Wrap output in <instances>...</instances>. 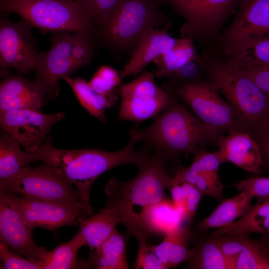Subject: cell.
<instances>
[{"instance_id":"obj_1","label":"cell","mask_w":269,"mask_h":269,"mask_svg":"<svg viewBox=\"0 0 269 269\" xmlns=\"http://www.w3.org/2000/svg\"><path fill=\"white\" fill-rule=\"evenodd\" d=\"M136 143L130 139L124 147L115 151L87 148L67 150L53 146L51 138L48 136L37 149L27 151V154L29 162L39 161L49 165L76 186L79 199L89 217L94 214L90 204V188L100 175L125 164H134L138 168L148 158L150 149L144 145L135 151Z\"/></svg>"},{"instance_id":"obj_2","label":"cell","mask_w":269,"mask_h":269,"mask_svg":"<svg viewBox=\"0 0 269 269\" xmlns=\"http://www.w3.org/2000/svg\"><path fill=\"white\" fill-rule=\"evenodd\" d=\"M130 139L174 160L181 154H194L209 142L217 144L220 135L178 102L177 99L155 119L150 126L130 131Z\"/></svg>"},{"instance_id":"obj_3","label":"cell","mask_w":269,"mask_h":269,"mask_svg":"<svg viewBox=\"0 0 269 269\" xmlns=\"http://www.w3.org/2000/svg\"><path fill=\"white\" fill-rule=\"evenodd\" d=\"M166 19L154 0H124L95 30L94 37L115 54L133 52L148 31L165 24Z\"/></svg>"},{"instance_id":"obj_4","label":"cell","mask_w":269,"mask_h":269,"mask_svg":"<svg viewBox=\"0 0 269 269\" xmlns=\"http://www.w3.org/2000/svg\"><path fill=\"white\" fill-rule=\"evenodd\" d=\"M167 161L154 151L138 168L135 177L126 182L114 178L107 183L120 198L124 213L123 225L130 235L136 237L139 233L137 225L139 213L165 196L164 190L168 189L172 179L166 170Z\"/></svg>"},{"instance_id":"obj_5","label":"cell","mask_w":269,"mask_h":269,"mask_svg":"<svg viewBox=\"0 0 269 269\" xmlns=\"http://www.w3.org/2000/svg\"><path fill=\"white\" fill-rule=\"evenodd\" d=\"M50 48L39 53L36 79L52 98L57 95L58 81L90 63L97 45L92 34L54 32Z\"/></svg>"},{"instance_id":"obj_6","label":"cell","mask_w":269,"mask_h":269,"mask_svg":"<svg viewBox=\"0 0 269 269\" xmlns=\"http://www.w3.org/2000/svg\"><path fill=\"white\" fill-rule=\"evenodd\" d=\"M0 10L20 15L43 32H80L94 35L95 27L76 0H0Z\"/></svg>"},{"instance_id":"obj_7","label":"cell","mask_w":269,"mask_h":269,"mask_svg":"<svg viewBox=\"0 0 269 269\" xmlns=\"http://www.w3.org/2000/svg\"><path fill=\"white\" fill-rule=\"evenodd\" d=\"M207 72L220 92L234 110L242 128L249 132L269 117V95L250 78L225 63L210 64Z\"/></svg>"},{"instance_id":"obj_8","label":"cell","mask_w":269,"mask_h":269,"mask_svg":"<svg viewBox=\"0 0 269 269\" xmlns=\"http://www.w3.org/2000/svg\"><path fill=\"white\" fill-rule=\"evenodd\" d=\"M4 193L76 208L88 216L72 183L46 163L37 167L23 166L11 178L0 184V193Z\"/></svg>"},{"instance_id":"obj_9","label":"cell","mask_w":269,"mask_h":269,"mask_svg":"<svg viewBox=\"0 0 269 269\" xmlns=\"http://www.w3.org/2000/svg\"><path fill=\"white\" fill-rule=\"evenodd\" d=\"M161 87L169 95L185 102L200 120L221 134L243 129L234 110L222 98L213 82L199 80L178 85L167 83Z\"/></svg>"},{"instance_id":"obj_10","label":"cell","mask_w":269,"mask_h":269,"mask_svg":"<svg viewBox=\"0 0 269 269\" xmlns=\"http://www.w3.org/2000/svg\"><path fill=\"white\" fill-rule=\"evenodd\" d=\"M154 76L150 72H144L119 86V120L139 123L155 118L176 99L156 84Z\"/></svg>"},{"instance_id":"obj_11","label":"cell","mask_w":269,"mask_h":269,"mask_svg":"<svg viewBox=\"0 0 269 269\" xmlns=\"http://www.w3.org/2000/svg\"><path fill=\"white\" fill-rule=\"evenodd\" d=\"M0 199L14 209L30 228L54 230L64 226L79 225L88 217L81 210L68 206L13 193H0Z\"/></svg>"},{"instance_id":"obj_12","label":"cell","mask_w":269,"mask_h":269,"mask_svg":"<svg viewBox=\"0 0 269 269\" xmlns=\"http://www.w3.org/2000/svg\"><path fill=\"white\" fill-rule=\"evenodd\" d=\"M32 27L24 19L17 22L2 16L0 20V66L27 73L37 67V52Z\"/></svg>"},{"instance_id":"obj_13","label":"cell","mask_w":269,"mask_h":269,"mask_svg":"<svg viewBox=\"0 0 269 269\" xmlns=\"http://www.w3.org/2000/svg\"><path fill=\"white\" fill-rule=\"evenodd\" d=\"M65 117L61 112L45 114L30 109H15L0 113V124L27 151L37 149L53 126Z\"/></svg>"},{"instance_id":"obj_14","label":"cell","mask_w":269,"mask_h":269,"mask_svg":"<svg viewBox=\"0 0 269 269\" xmlns=\"http://www.w3.org/2000/svg\"><path fill=\"white\" fill-rule=\"evenodd\" d=\"M106 203L96 214L79 220L80 229L75 235L83 246H88L90 251L99 247L116 229L123 224L124 213L121 201L108 185L105 187Z\"/></svg>"},{"instance_id":"obj_15","label":"cell","mask_w":269,"mask_h":269,"mask_svg":"<svg viewBox=\"0 0 269 269\" xmlns=\"http://www.w3.org/2000/svg\"><path fill=\"white\" fill-rule=\"evenodd\" d=\"M33 230L14 209L0 199V244L26 258L45 262L49 251L36 245Z\"/></svg>"},{"instance_id":"obj_16","label":"cell","mask_w":269,"mask_h":269,"mask_svg":"<svg viewBox=\"0 0 269 269\" xmlns=\"http://www.w3.org/2000/svg\"><path fill=\"white\" fill-rule=\"evenodd\" d=\"M239 0H166L187 20L185 32L192 36L221 20Z\"/></svg>"},{"instance_id":"obj_17","label":"cell","mask_w":269,"mask_h":269,"mask_svg":"<svg viewBox=\"0 0 269 269\" xmlns=\"http://www.w3.org/2000/svg\"><path fill=\"white\" fill-rule=\"evenodd\" d=\"M224 163L230 162L249 172L259 174L264 167L261 148L253 135L243 129L219 136L217 144Z\"/></svg>"},{"instance_id":"obj_18","label":"cell","mask_w":269,"mask_h":269,"mask_svg":"<svg viewBox=\"0 0 269 269\" xmlns=\"http://www.w3.org/2000/svg\"><path fill=\"white\" fill-rule=\"evenodd\" d=\"M269 36V0H243L225 39L228 44L248 38Z\"/></svg>"},{"instance_id":"obj_19","label":"cell","mask_w":269,"mask_h":269,"mask_svg":"<svg viewBox=\"0 0 269 269\" xmlns=\"http://www.w3.org/2000/svg\"><path fill=\"white\" fill-rule=\"evenodd\" d=\"M47 95L45 88L38 80L8 76L0 84V113L15 109L40 111Z\"/></svg>"},{"instance_id":"obj_20","label":"cell","mask_w":269,"mask_h":269,"mask_svg":"<svg viewBox=\"0 0 269 269\" xmlns=\"http://www.w3.org/2000/svg\"><path fill=\"white\" fill-rule=\"evenodd\" d=\"M176 39L163 29L152 28L148 31L141 38L132 52L130 60L120 73L122 79L140 72L155 58L171 50Z\"/></svg>"},{"instance_id":"obj_21","label":"cell","mask_w":269,"mask_h":269,"mask_svg":"<svg viewBox=\"0 0 269 269\" xmlns=\"http://www.w3.org/2000/svg\"><path fill=\"white\" fill-rule=\"evenodd\" d=\"M181 213L171 201L164 197L160 201L143 209L137 217V228L142 238L154 233L164 234L180 226Z\"/></svg>"},{"instance_id":"obj_22","label":"cell","mask_w":269,"mask_h":269,"mask_svg":"<svg viewBox=\"0 0 269 269\" xmlns=\"http://www.w3.org/2000/svg\"><path fill=\"white\" fill-rule=\"evenodd\" d=\"M253 198L249 192L243 190L231 198L223 199L210 215L197 224L198 231L204 233L231 224L247 213Z\"/></svg>"},{"instance_id":"obj_23","label":"cell","mask_w":269,"mask_h":269,"mask_svg":"<svg viewBox=\"0 0 269 269\" xmlns=\"http://www.w3.org/2000/svg\"><path fill=\"white\" fill-rule=\"evenodd\" d=\"M193 239L192 232L181 225L166 233L163 241L152 247L165 269L173 268L189 260L192 253L189 245Z\"/></svg>"},{"instance_id":"obj_24","label":"cell","mask_w":269,"mask_h":269,"mask_svg":"<svg viewBox=\"0 0 269 269\" xmlns=\"http://www.w3.org/2000/svg\"><path fill=\"white\" fill-rule=\"evenodd\" d=\"M127 239L116 229L99 247L90 252L86 269H127Z\"/></svg>"},{"instance_id":"obj_25","label":"cell","mask_w":269,"mask_h":269,"mask_svg":"<svg viewBox=\"0 0 269 269\" xmlns=\"http://www.w3.org/2000/svg\"><path fill=\"white\" fill-rule=\"evenodd\" d=\"M228 233H255L269 236V198L257 201L241 218L229 225L216 229L210 235L217 236Z\"/></svg>"},{"instance_id":"obj_26","label":"cell","mask_w":269,"mask_h":269,"mask_svg":"<svg viewBox=\"0 0 269 269\" xmlns=\"http://www.w3.org/2000/svg\"><path fill=\"white\" fill-rule=\"evenodd\" d=\"M225 53L229 62L269 65V36L245 39L228 44Z\"/></svg>"},{"instance_id":"obj_27","label":"cell","mask_w":269,"mask_h":269,"mask_svg":"<svg viewBox=\"0 0 269 269\" xmlns=\"http://www.w3.org/2000/svg\"><path fill=\"white\" fill-rule=\"evenodd\" d=\"M192 255L186 268L193 269H234L224 255L213 236L202 239L192 247Z\"/></svg>"},{"instance_id":"obj_28","label":"cell","mask_w":269,"mask_h":269,"mask_svg":"<svg viewBox=\"0 0 269 269\" xmlns=\"http://www.w3.org/2000/svg\"><path fill=\"white\" fill-rule=\"evenodd\" d=\"M71 87L81 105L93 117L102 122L106 121L105 111L111 107L116 98L102 95L96 92L84 79L63 78Z\"/></svg>"},{"instance_id":"obj_29","label":"cell","mask_w":269,"mask_h":269,"mask_svg":"<svg viewBox=\"0 0 269 269\" xmlns=\"http://www.w3.org/2000/svg\"><path fill=\"white\" fill-rule=\"evenodd\" d=\"M196 59L195 49L191 39H177L173 48L155 58L156 67L154 74L157 78L168 77L176 71Z\"/></svg>"},{"instance_id":"obj_30","label":"cell","mask_w":269,"mask_h":269,"mask_svg":"<svg viewBox=\"0 0 269 269\" xmlns=\"http://www.w3.org/2000/svg\"><path fill=\"white\" fill-rule=\"evenodd\" d=\"M4 132L0 137V184L9 179L28 164L25 151L21 149L20 143Z\"/></svg>"},{"instance_id":"obj_31","label":"cell","mask_w":269,"mask_h":269,"mask_svg":"<svg viewBox=\"0 0 269 269\" xmlns=\"http://www.w3.org/2000/svg\"><path fill=\"white\" fill-rule=\"evenodd\" d=\"M168 189L174 205L182 215L183 222L191 224L203 195L192 185L176 175L172 177Z\"/></svg>"},{"instance_id":"obj_32","label":"cell","mask_w":269,"mask_h":269,"mask_svg":"<svg viewBox=\"0 0 269 269\" xmlns=\"http://www.w3.org/2000/svg\"><path fill=\"white\" fill-rule=\"evenodd\" d=\"M235 269H269V236L250 237L237 259Z\"/></svg>"},{"instance_id":"obj_33","label":"cell","mask_w":269,"mask_h":269,"mask_svg":"<svg viewBox=\"0 0 269 269\" xmlns=\"http://www.w3.org/2000/svg\"><path fill=\"white\" fill-rule=\"evenodd\" d=\"M176 175L191 184L203 195L212 197L218 201L224 199L222 184L219 173L212 172H193L187 167H179Z\"/></svg>"},{"instance_id":"obj_34","label":"cell","mask_w":269,"mask_h":269,"mask_svg":"<svg viewBox=\"0 0 269 269\" xmlns=\"http://www.w3.org/2000/svg\"><path fill=\"white\" fill-rule=\"evenodd\" d=\"M83 246L75 236L69 241L58 245L44 262V269H70L83 268V261L78 262V251Z\"/></svg>"},{"instance_id":"obj_35","label":"cell","mask_w":269,"mask_h":269,"mask_svg":"<svg viewBox=\"0 0 269 269\" xmlns=\"http://www.w3.org/2000/svg\"><path fill=\"white\" fill-rule=\"evenodd\" d=\"M76 0L91 19L96 29L108 21L113 13L124 0Z\"/></svg>"},{"instance_id":"obj_36","label":"cell","mask_w":269,"mask_h":269,"mask_svg":"<svg viewBox=\"0 0 269 269\" xmlns=\"http://www.w3.org/2000/svg\"><path fill=\"white\" fill-rule=\"evenodd\" d=\"M122 78L120 73L108 65L101 66L88 82L98 93L107 97L116 98L113 92L120 86Z\"/></svg>"},{"instance_id":"obj_37","label":"cell","mask_w":269,"mask_h":269,"mask_svg":"<svg viewBox=\"0 0 269 269\" xmlns=\"http://www.w3.org/2000/svg\"><path fill=\"white\" fill-rule=\"evenodd\" d=\"M213 237L224 255L235 269L237 259L245 247L250 235L228 233Z\"/></svg>"},{"instance_id":"obj_38","label":"cell","mask_w":269,"mask_h":269,"mask_svg":"<svg viewBox=\"0 0 269 269\" xmlns=\"http://www.w3.org/2000/svg\"><path fill=\"white\" fill-rule=\"evenodd\" d=\"M191 165L187 169L193 172H212L219 173L220 165L224 163L222 155L218 150L215 152L200 148L193 154Z\"/></svg>"},{"instance_id":"obj_39","label":"cell","mask_w":269,"mask_h":269,"mask_svg":"<svg viewBox=\"0 0 269 269\" xmlns=\"http://www.w3.org/2000/svg\"><path fill=\"white\" fill-rule=\"evenodd\" d=\"M225 63L233 70L250 78L269 95V65H246L229 62Z\"/></svg>"},{"instance_id":"obj_40","label":"cell","mask_w":269,"mask_h":269,"mask_svg":"<svg viewBox=\"0 0 269 269\" xmlns=\"http://www.w3.org/2000/svg\"><path fill=\"white\" fill-rule=\"evenodd\" d=\"M0 269H44V262L40 260L24 258L4 245L0 244Z\"/></svg>"},{"instance_id":"obj_41","label":"cell","mask_w":269,"mask_h":269,"mask_svg":"<svg viewBox=\"0 0 269 269\" xmlns=\"http://www.w3.org/2000/svg\"><path fill=\"white\" fill-rule=\"evenodd\" d=\"M234 186L240 191L247 190L257 199V202L269 198V177H255L242 180Z\"/></svg>"},{"instance_id":"obj_42","label":"cell","mask_w":269,"mask_h":269,"mask_svg":"<svg viewBox=\"0 0 269 269\" xmlns=\"http://www.w3.org/2000/svg\"><path fill=\"white\" fill-rule=\"evenodd\" d=\"M134 267L136 269H166L155 254L152 246H148L146 241L138 242L137 255Z\"/></svg>"},{"instance_id":"obj_43","label":"cell","mask_w":269,"mask_h":269,"mask_svg":"<svg viewBox=\"0 0 269 269\" xmlns=\"http://www.w3.org/2000/svg\"><path fill=\"white\" fill-rule=\"evenodd\" d=\"M259 144L264 159V166L269 169V117L254 128L250 132Z\"/></svg>"},{"instance_id":"obj_44","label":"cell","mask_w":269,"mask_h":269,"mask_svg":"<svg viewBox=\"0 0 269 269\" xmlns=\"http://www.w3.org/2000/svg\"><path fill=\"white\" fill-rule=\"evenodd\" d=\"M195 61L186 64L168 77L171 84L178 85L199 80V70Z\"/></svg>"},{"instance_id":"obj_45","label":"cell","mask_w":269,"mask_h":269,"mask_svg":"<svg viewBox=\"0 0 269 269\" xmlns=\"http://www.w3.org/2000/svg\"><path fill=\"white\" fill-rule=\"evenodd\" d=\"M268 116H269V110H268Z\"/></svg>"}]
</instances>
